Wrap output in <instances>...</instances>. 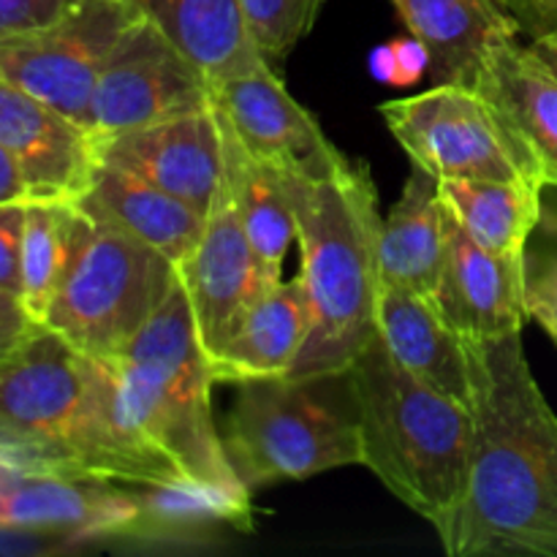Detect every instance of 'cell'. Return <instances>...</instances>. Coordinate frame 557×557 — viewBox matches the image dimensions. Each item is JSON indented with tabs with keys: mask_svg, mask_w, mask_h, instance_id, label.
Returning a JSON list of instances; mask_svg holds the SVG:
<instances>
[{
	"mask_svg": "<svg viewBox=\"0 0 557 557\" xmlns=\"http://www.w3.org/2000/svg\"><path fill=\"white\" fill-rule=\"evenodd\" d=\"M471 451L449 557H557V413L544 397L522 332L468 343Z\"/></svg>",
	"mask_w": 557,
	"mask_h": 557,
	"instance_id": "cell-1",
	"label": "cell"
},
{
	"mask_svg": "<svg viewBox=\"0 0 557 557\" xmlns=\"http://www.w3.org/2000/svg\"><path fill=\"white\" fill-rule=\"evenodd\" d=\"M297 218L299 275L313 330L292 375L346 373L379 337V190L364 163L337 158L313 174H286Z\"/></svg>",
	"mask_w": 557,
	"mask_h": 557,
	"instance_id": "cell-2",
	"label": "cell"
},
{
	"mask_svg": "<svg viewBox=\"0 0 557 557\" xmlns=\"http://www.w3.org/2000/svg\"><path fill=\"white\" fill-rule=\"evenodd\" d=\"M362 466L444 542L468 487L471 411L397 368L375 337L348 368Z\"/></svg>",
	"mask_w": 557,
	"mask_h": 557,
	"instance_id": "cell-3",
	"label": "cell"
},
{
	"mask_svg": "<svg viewBox=\"0 0 557 557\" xmlns=\"http://www.w3.org/2000/svg\"><path fill=\"white\" fill-rule=\"evenodd\" d=\"M109 364L139 433L185 482L250 500L253 493L239 482L215 428V375L180 275L156 313Z\"/></svg>",
	"mask_w": 557,
	"mask_h": 557,
	"instance_id": "cell-4",
	"label": "cell"
},
{
	"mask_svg": "<svg viewBox=\"0 0 557 557\" xmlns=\"http://www.w3.org/2000/svg\"><path fill=\"white\" fill-rule=\"evenodd\" d=\"M221 438L250 493L362 466L359 411L348 370L237 384Z\"/></svg>",
	"mask_w": 557,
	"mask_h": 557,
	"instance_id": "cell-5",
	"label": "cell"
},
{
	"mask_svg": "<svg viewBox=\"0 0 557 557\" xmlns=\"http://www.w3.org/2000/svg\"><path fill=\"white\" fill-rule=\"evenodd\" d=\"M79 212L74 253L41 324L76 351L112 362L166 299L177 267L82 207Z\"/></svg>",
	"mask_w": 557,
	"mask_h": 557,
	"instance_id": "cell-6",
	"label": "cell"
},
{
	"mask_svg": "<svg viewBox=\"0 0 557 557\" xmlns=\"http://www.w3.org/2000/svg\"><path fill=\"white\" fill-rule=\"evenodd\" d=\"M411 163L435 180L542 183L536 161L498 107L471 82H441L379 107Z\"/></svg>",
	"mask_w": 557,
	"mask_h": 557,
	"instance_id": "cell-7",
	"label": "cell"
},
{
	"mask_svg": "<svg viewBox=\"0 0 557 557\" xmlns=\"http://www.w3.org/2000/svg\"><path fill=\"white\" fill-rule=\"evenodd\" d=\"M103 379V359L76 351L38 324L0 362V430L41 451L60 473L76 476Z\"/></svg>",
	"mask_w": 557,
	"mask_h": 557,
	"instance_id": "cell-8",
	"label": "cell"
},
{
	"mask_svg": "<svg viewBox=\"0 0 557 557\" xmlns=\"http://www.w3.org/2000/svg\"><path fill=\"white\" fill-rule=\"evenodd\" d=\"M134 14L128 0H87L52 25L0 38V74L87 128L98 76Z\"/></svg>",
	"mask_w": 557,
	"mask_h": 557,
	"instance_id": "cell-9",
	"label": "cell"
},
{
	"mask_svg": "<svg viewBox=\"0 0 557 557\" xmlns=\"http://www.w3.org/2000/svg\"><path fill=\"white\" fill-rule=\"evenodd\" d=\"M212 107V82L150 20L134 14L98 76L87 128L125 134Z\"/></svg>",
	"mask_w": 557,
	"mask_h": 557,
	"instance_id": "cell-10",
	"label": "cell"
},
{
	"mask_svg": "<svg viewBox=\"0 0 557 557\" xmlns=\"http://www.w3.org/2000/svg\"><path fill=\"white\" fill-rule=\"evenodd\" d=\"M177 275L194 313L201 348L212 359L226 346L248 305L259 297L261 288L270 286L234 205L228 174H223L221 188L207 210L205 232L194 253L177 267Z\"/></svg>",
	"mask_w": 557,
	"mask_h": 557,
	"instance_id": "cell-11",
	"label": "cell"
},
{
	"mask_svg": "<svg viewBox=\"0 0 557 557\" xmlns=\"http://www.w3.org/2000/svg\"><path fill=\"white\" fill-rule=\"evenodd\" d=\"M212 103L243 145L277 172H324L343 158L319 120L286 90L270 63L212 82Z\"/></svg>",
	"mask_w": 557,
	"mask_h": 557,
	"instance_id": "cell-12",
	"label": "cell"
},
{
	"mask_svg": "<svg viewBox=\"0 0 557 557\" xmlns=\"http://www.w3.org/2000/svg\"><path fill=\"white\" fill-rule=\"evenodd\" d=\"M0 145L30 201H79L98 166V136L0 74Z\"/></svg>",
	"mask_w": 557,
	"mask_h": 557,
	"instance_id": "cell-13",
	"label": "cell"
},
{
	"mask_svg": "<svg viewBox=\"0 0 557 557\" xmlns=\"http://www.w3.org/2000/svg\"><path fill=\"white\" fill-rule=\"evenodd\" d=\"M98 161L139 174L207 215L226 174L215 103L145 128L98 139Z\"/></svg>",
	"mask_w": 557,
	"mask_h": 557,
	"instance_id": "cell-14",
	"label": "cell"
},
{
	"mask_svg": "<svg viewBox=\"0 0 557 557\" xmlns=\"http://www.w3.org/2000/svg\"><path fill=\"white\" fill-rule=\"evenodd\" d=\"M435 308L466 343H493L525 326L522 259L490 253L468 237L449 212L446 259Z\"/></svg>",
	"mask_w": 557,
	"mask_h": 557,
	"instance_id": "cell-15",
	"label": "cell"
},
{
	"mask_svg": "<svg viewBox=\"0 0 557 557\" xmlns=\"http://www.w3.org/2000/svg\"><path fill=\"white\" fill-rule=\"evenodd\" d=\"M310 330L313 310L302 275L270 283L248 305L226 346L210 359L215 384L292 375Z\"/></svg>",
	"mask_w": 557,
	"mask_h": 557,
	"instance_id": "cell-16",
	"label": "cell"
},
{
	"mask_svg": "<svg viewBox=\"0 0 557 557\" xmlns=\"http://www.w3.org/2000/svg\"><path fill=\"white\" fill-rule=\"evenodd\" d=\"M379 337L397 368L428 389L471 408L468 343L446 324L435 302L395 283H381Z\"/></svg>",
	"mask_w": 557,
	"mask_h": 557,
	"instance_id": "cell-17",
	"label": "cell"
},
{
	"mask_svg": "<svg viewBox=\"0 0 557 557\" xmlns=\"http://www.w3.org/2000/svg\"><path fill=\"white\" fill-rule=\"evenodd\" d=\"M76 205L96 221L109 223L166 256L174 267L194 253L205 232L207 215L114 163L98 161L90 188Z\"/></svg>",
	"mask_w": 557,
	"mask_h": 557,
	"instance_id": "cell-18",
	"label": "cell"
},
{
	"mask_svg": "<svg viewBox=\"0 0 557 557\" xmlns=\"http://www.w3.org/2000/svg\"><path fill=\"white\" fill-rule=\"evenodd\" d=\"M536 161L547 188H557V76L520 38H509L479 60L471 76Z\"/></svg>",
	"mask_w": 557,
	"mask_h": 557,
	"instance_id": "cell-19",
	"label": "cell"
},
{
	"mask_svg": "<svg viewBox=\"0 0 557 557\" xmlns=\"http://www.w3.org/2000/svg\"><path fill=\"white\" fill-rule=\"evenodd\" d=\"M408 36L430 52L441 82H471L490 47L520 38V25L500 0H389Z\"/></svg>",
	"mask_w": 557,
	"mask_h": 557,
	"instance_id": "cell-20",
	"label": "cell"
},
{
	"mask_svg": "<svg viewBox=\"0 0 557 557\" xmlns=\"http://www.w3.org/2000/svg\"><path fill=\"white\" fill-rule=\"evenodd\" d=\"M449 237V210L438 180L413 166L381 228V283H395L433 302Z\"/></svg>",
	"mask_w": 557,
	"mask_h": 557,
	"instance_id": "cell-21",
	"label": "cell"
},
{
	"mask_svg": "<svg viewBox=\"0 0 557 557\" xmlns=\"http://www.w3.org/2000/svg\"><path fill=\"white\" fill-rule=\"evenodd\" d=\"M210 82L267 63L245 27L239 0H128Z\"/></svg>",
	"mask_w": 557,
	"mask_h": 557,
	"instance_id": "cell-22",
	"label": "cell"
},
{
	"mask_svg": "<svg viewBox=\"0 0 557 557\" xmlns=\"http://www.w3.org/2000/svg\"><path fill=\"white\" fill-rule=\"evenodd\" d=\"M218 123H221L234 205L243 218L245 234L253 245L264 281L275 283L283 277L288 250L297 243V218H294L286 174L256 158L221 112H218Z\"/></svg>",
	"mask_w": 557,
	"mask_h": 557,
	"instance_id": "cell-23",
	"label": "cell"
},
{
	"mask_svg": "<svg viewBox=\"0 0 557 557\" xmlns=\"http://www.w3.org/2000/svg\"><path fill=\"white\" fill-rule=\"evenodd\" d=\"M542 183L438 180L441 199L462 232L490 253L522 259L528 237L542 215Z\"/></svg>",
	"mask_w": 557,
	"mask_h": 557,
	"instance_id": "cell-24",
	"label": "cell"
},
{
	"mask_svg": "<svg viewBox=\"0 0 557 557\" xmlns=\"http://www.w3.org/2000/svg\"><path fill=\"white\" fill-rule=\"evenodd\" d=\"M79 223L82 212L76 201H27L20 299L38 324L63 281Z\"/></svg>",
	"mask_w": 557,
	"mask_h": 557,
	"instance_id": "cell-25",
	"label": "cell"
},
{
	"mask_svg": "<svg viewBox=\"0 0 557 557\" xmlns=\"http://www.w3.org/2000/svg\"><path fill=\"white\" fill-rule=\"evenodd\" d=\"M522 299L528 321H536L557 346V201L547 199V190L522 250Z\"/></svg>",
	"mask_w": 557,
	"mask_h": 557,
	"instance_id": "cell-26",
	"label": "cell"
},
{
	"mask_svg": "<svg viewBox=\"0 0 557 557\" xmlns=\"http://www.w3.org/2000/svg\"><path fill=\"white\" fill-rule=\"evenodd\" d=\"M245 27L261 58L277 69L315 27L324 0H239Z\"/></svg>",
	"mask_w": 557,
	"mask_h": 557,
	"instance_id": "cell-27",
	"label": "cell"
},
{
	"mask_svg": "<svg viewBox=\"0 0 557 557\" xmlns=\"http://www.w3.org/2000/svg\"><path fill=\"white\" fill-rule=\"evenodd\" d=\"M107 549V542L96 533L71 531V528L16 525L0 522V555L3 557H54L85 555Z\"/></svg>",
	"mask_w": 557,
	"mask_h": 557,
	"instance_id": "cell-28",
	"label": "cell"
},
{
	"mask_svg": "<svg viewBox=\"0 0 557 557\" xmlns=\"http://www.w3.org/2000/svg\"><path fill=\"white\" fill-rule=\"evenodd\" d=\"M370 71L386 85H413L430 71V52L413 36L384 44L370 54Z\"/></svg>",
	"mask_w": 557,
	"mask_h": 557,
	"instance_id": "cell-29",
	"label": "cell"
},
{
	"mask_svg": "<svg viewBox=\"0 0 557 557\" xmlns=\"http://www.w3.org/2000/svg\"><path fill=\"white\" fill-rule=\"evenodd\" d=\"M85 3L87 0H0V38L52 25Z\"/></svg>",
	"mask_w": 557,
	"mask_h": 557,
	"instance_id": "cell-30",
	"label": "cell"
},
{
	"mask_svg": "<svg viewBox=\"0 0 557 557\" xmlns=\"http://www.w3.org/2000/svg\"><path fill=\"white\" fill-rule=\"evenodd\" d=\"M27 201L0 205V288L14 297L22 292V234Z\"/></svg>",
	"mask_w": 557,
	"mask_h": 557,
	"instance_id": "cell-31",
	"label": "cell"
},
{
	"mask_svg": "<svg viewBox=\"0 0 557 557\" xmlns=\"http://www.w3.org/2000/svg\"><path fill=\"white\" fill-rule=\"evenodd\" d=\"M38 326L20 297L0 288V362Z\"/></svg>",
	"mask_w": 557,
	"mask_h": 557,
	"instance_id": "cell-32",
	"label": "cell"
},
{
	"mask_svg": "<svg viewBox=\"0 0 557 557\" xmlns=\"http://www.w3.org/2000/svg\"><path fill=\"white\" fill-rule=\"evenodd\" d=\"M520 25V33L536 36L539 30L557 22V0H500Z\"/></svg>",
	"mask_w": 557,
	"mask_h": 557,
	"instance_id": "cell-33",
	"label": "cell"
},
{
	"mask_svg": "<svg viewBox=\"0 0 557 557\" xmlns=\"http://www.w3.org/2000/svg\"><path fill=\"white\" fill-rule=\"evenodd\" d=\"M11 201H30V196H27L20 166L11 152L0 145V205H11Z\"/></svg>",
	"mask_w": 557,
	"mask_h": 557,
	"instance_id": "cell-34",
	"label": "cell"
},
{
	"mask_svg": "<svg viewBox=\"0 0 557 557\" xmlns=\"http://www.w3.org/2000/svg\"><path fill=\"white\" fill-rule=\"evenodd\" d=\"M528 47H531V52L557 76V22L544 27V30H539L536 36H531V44H528Z\"/></svg>",
	"mask_w": 557,
	"mask_h": 557,
	"instance_id": "cell-35",
	"label": "cell"
}]
</instances>
